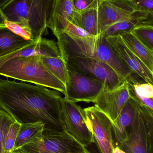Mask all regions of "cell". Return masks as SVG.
<instances>
[{
  "label": "cell",
  "mask_w": 153,
  "mask_h": 153,
  "mask_svg": "<svg viewBox=\"0 0 153 153\" xmlns=\"http://www.w3.org/2000/svg\"><path fill=\"white\" fill-rule=\"evenodd\" d=\"M6 28L12 31L16 35L24 38L26 40H33L31 34L19 24L13 22L6 21L5 23Z\"/></svg>",
  "instance_id": "484cf974"
},
{
  "label": "cell",
  "mask_w": 153,
  "mask_h": 153,
  "mask_svg": "<svg viewBox=\"0 0 153 153\" xmlns=\"http://www.w3.org/2000/svg\"><path fill=\"white\" fill-rule=\"evenodd\" d=\"M11 153H20L18 152H12Z\"/></svg>",
  "instance_id": "d6a6232c"
},
{
  "label": "cell",
  "mask_w": 153,
  "mask_h": 153,
  "mask_svg": "<svg viewBox=\"0 0 153 153\" xmlns=\"http://www.w3.org/2000/svg\"><path fill=\"white\" fill-rule=\"evenodd\" d=\"M146 109L147 110L148 112H149V113L151 114V116H152V117L153 118V110L152 109L149 108H147V107H146Z\"/></svg>",
  "instance_id": "4dcf8cb0"
},
{
  "label": "cell",
  "mask_w": 153,
  "mask_h": 153,
  "mask_svg": "<svg viewBox=\"0 0 153 153\" xmlns=\"http://www.w3.org/2000/svg\"><path fill=\"white\" fill-rule=\"evenodd\" d=\"M140 105V109L144 120L148 136L149 153H153V118L146 109L145 106Z\"/></svg>",
  "instance_id": "cb8c5ba5"
},
{
  "label": "cell",
  "mask_w": 153,
  "mask_h": 153,
  "mask_svg": "<svg viewBox=\"0 0 153 153\" xmlns=\"http://www.w3.org/2000/svg\"><path fill=\"white\" fill-rule=\"evenodd\" d=\"M22 124L16 121L10 127L4 143V153H11L13 152Z\"/></svg>",
  "instance_id": "603a6c76"
},
{
  "label": "cell",
  "mask_w": 153,
  "mask_h": 153,
  "mask_svg": "<svg viewBox=\"0 0 153 153\" xmlns=\"http://www.w3.org/2000/svg\"><path fill=\"white\" fill-rule=\"evenodd\" d=\"M76 103L65 97L61 99L60 122L63 130L86 148L94 143V140L86 124L84 109Z\"/></svg>",
  "instance_id": "8992f818"
},
{
  "label": "cell",
  "mask_w": 153,
  "mask_h": 153,
  "mask_svg": "<svg viewBox=\"0 0 153 153\" xmlns=\"http://www.w3.org/2000/svg\"><path fill=\"white\" fill-rule=\"evenodd\" d=\"M137 10L143 12L147 15L153 26V0H134L132 1Z\"/></svg>",
  "instance_id": "d4e9b609"
},
{
  "label": "cell",
  "mask_w": 153,
  "mask_h": 153,
  "mask_svg": "<svg viewBox=\"0 0 153 153\" xmlns=\"http://www.w3.org/2000/svg\"><path fill=\"white\" fill-rule=\"evenodd\" d=\"M0 75L42 85L65 95L64 85L44 64L40 56H19L6 61L0 67Z\"/></svg>",
  "instance_id": "3957f363"
},
{
  "label": "cell",
  "mask_w": 153,
  "mask_h": 153,
  "mask_svg": "<svg viewBox=\"0 0 153 153\" xmlns=\"http://www.w3.org/2000/svg\"><path fill=\"white\" fill-rule=\"evenodd\" d=\"M45 128V124L41 121L22 123L18 134L13 152L40 136Z\"/></svg>",
  "instance_id": "ac0fdd59"
},
{
  "label": "cell",
  "mask_w": 153,
  "mask_h": 153,
  "mask_svg": "<svg viewBox=\"0 0 153 153\" xmlns=\"http://www.w3.org/2000/svg\"><path fill=\"white\" fill-rule=\"evenodd\" d=\"M132 33L153 51V26L143 25L135 28Z\"/></svg>",
  "instance_id": "7402d4cb"
},
{
  "label": "cell",
  "mask_w": 153,
  "mask_h": 153,
  "mask_svg": "<svg viewBox=\"0 0 153 153\" xmlns=\"http://www.w3.org/2000/svg\"><path fill=\"white\" fill-rule=\"evenodd\" d=\"M85 120L100 153H112L114 149L112 122L95 106L84 108Z\"/></svg>",
  "instance_id": "ba28073f"
},
{
  "label": "cell",
  "mask_w": 153,
  "mask_h": 153,
  "mask_svg": "<svg viewBox=\"0 0 153 153\" xmlns=\"http://www.w3.org/2000/svg\"><path fill=\"white\" fill-rule=\"evenodd\" d=\"M152 73H153V72H152Z\"/></svg>",
  "instance_id": "e575fe53"
},
{
  "label": "cell",
  "mask_w": 153,
  "mask_h": 153,
  "mask_svg": "<svg viewBox=\"0 0 153 153\" xmlns=\"http://www.w3.org/2000/svg\"><path fill=\"white\" fill-rule=\"evenodd\" d=\"M140 107V104L130 97L118 117L112 123L113 133L117 146L127 139Z\"/></svg>",
  "instance_id": "4fadbf2b"
},
{
  "label": "cell",
  "mask_w": 153,
  "mask_h": 153,
  "mask_svg": "<svg viewBox=\"0 0 153 153\" xmlns=\"http://www.w3.org/2000/svg\"><path fill=\"white\" fill-rule=\"evenodd\" d=\"M62 32L66 34L75 43L82 42L85 39L95 36L91 35L72 22L69 23Z\"/></svg>",
  "instance_id": "44dd1931"
},
{
  "label": "cell",
  "mask_w": 153,
  "mask_h": 153,
  "mask_svg": "<svg viewBox=\"0 0 153 153\" xmlns=\"http://www.w3.org/2000/svg\"><path fill=\"white\" fill-rule=\"evenodd\" d=\"M86 147L64 130L45 128L43 134L14 152L20 153H83Z\"/></svg>",
  "instance_id": "277c9868"
},
{
  "label": "cell",
  "mask_w": 153,
  "mask_h": 153,
  "mask_svg": "<svg viewBox=\"0 0 153 153\" xmlns=\"http://www.w3.org/2000/svg\"><path fill=\"white\" fill-rule=\"evenodd\" d=\"M137 12L132 1L101 0L98 10L100 35L114 23L131 18Z\"/></svg>",
  "instance_id": "9c48e42d"
},
{
  "label": "cell",
  "mask_w": 153,
  "mask_h": 153,
  "mask_svg": "<svg viewBox=\"0 0 153 153\" xmlns=\"http://www.w3.org/2000/svg\"><path fill=\"white\" fill-rule=\"evenodd\" d=\"M118 146L126 153H149L147 130L140 107L127 139Z\"/></svg>",
  "instance_id": "7c38bea8"
},
{
  "label": "cell",
  "mask_w": 153,
  "mask_h": 153,
  "mask_svg": "<svg viewBox=\"0 0 153 153\" xmlns=\"http://www.w3.org/2000/svg\"><path fill=\"white\" fill-rule=\"evenodd\" d=\"M129 98L128 82L126 80L118 87L112 90L103 88L93 103L94 106L106 114L113 123Z\"/></svg>",
  "instance_id": "30bf717a"
},
{
  "label": "cell",
  "mask_w": 153,
  "mask_h": 153,
  "mask_svg": "<svg viewBox=\"0 0 153 153\" xmlns=\"http://www.w3.org/2000/svg\"><path fill=\"white\" fill-rule=\"evenodd\" d=\"M34 40H26L7 28L0 30V56L13 52Z\"/></svg>",
  "instance_id": "e0dca14e"
},
{
  "label": "cell",
  "mask_w": 153,
  "mask_h": 153,
  "mask_svg": "<svg viewBox=\"0 0 153 153\" xmlns=\"http://www.w3.org/2000/svg\"><path fill=\"white\" fill-rule=\"evenodd\" d=\"M76 11L73 0H56L48 27L54 35L63 32L69 23H73Z\"/></svg>",
  "instance_id": "5bb4252c"
},
{
  "label": "cell",
  "mask_w": 153,
  "mask_h": 153,
  "mask_svg": "<svg viewBox=\"0 0 153 153\" xmlns=\"http://www.w3.org/2000/svg\"><path fill=\"white\" fill-rule=\"evenodd\" d=\"M56 1V0H11L1 9L7 21L22 26L35 40L47 33Z\"/></svg>",
  "instance_id": "7a4b0ae2"
},
{
  "label": "cell",
  "mask_w": 153,
  "mask_h": 153,
  "mask_svg": "<svg viewBox=\"0 0 153 153\" xmlns=\"http://www.w3.org/2000/svg\"><path fill=\"white\" fill-rule=\"evenodd\" d=\"M101 0H73L77 11H82L94 7L100 3Z\"/></svg>",
  "instance_id": "4316f807"
},
{
  "label": "cell",
  "mask_w": 153,
  "mask_h": 153,
  "mask_svg": "<svg viewBox=\"0 0 153 153\" xmlns=\"http://www.w3.org/2000/svg\"><path fill=\"white\" fill-rule=\"evenodd\" d=\"M127 46L152 72L153 51L148 48L132 32L119 34Z\"/></svg>",
  "instance_id": "9a60e30c"
},
{
  "label": "cell",
  "mask_w": 153,
  "mask_h": 153,
  "mask_svg": "<svg viewBox=\"0 0 153 153\" xmlns=\"http://www.w3.org/2000/svg\"><path fill=\"white\" fill-rule=\"evenodd\" d=\"M114 52L129 67L132 72L136 74L146 82L153 85L152 72L142 61L127 46L119 35L106 37Z\"/></svg>",
  "instance_id": "8fae6325"
},
{
  "label": "cell",
  "mask_w": 153,
  "mask_h": 153,
  "mask_svg": "<svg viewBox=\"0 0 153 153\" xmlns=\"http://www.w3.org/2000/svg\"><path fill=\"white\" fill-rule=\"evenodd\" d=\"M65 63L67 77L65 97L75 102H93L104 88L103 83Z\"/></svg>",
  "instance_id": "52a82bcc"
},
{
  "label": "cell",
  "mask_w": 153,
  "mask_h": 153,
  "mask_svg": "<svg viewBox=\"0 0 153 153\" xmlns=\"http://www.w3.org/2000/svg\"><path fill=\"white\" fill-rule=\"evenodd\" d=\"M130 1H134V0H130Z\"/></svg>",
  "instance_id": "836d02e7"
},
{
  "label": "cell",
  "mask_w": 153,
  "mask_h": 153,
  "mask_svg": "<svg viewBox=\"0 0 153 153\" xmlns=\"http://www.w3.org/2000/svg\"><path fill=\"white\" fill-rule=\"evenodd\" d=\"M16 121L9 113L0 109V153H4V143L8 131Z\"/></svg>",
  "instance_id": "ffe728a7"
},
{
  "label": "cell",
  "mask_w": 153,
  "mask_h": 153,
  "mask_svg": "<svg viewBox=\"0 0 153 153\" xmlns=\"http://www.w3.org/2000/svg\"><path fill=\"white\" fill-rule=\"evenodd\" d=\"M112 153H126L120 147L118 146L114 147V149L113 150V152Z\"/></svg>",
  "instance_id": "f1b7e54d"
},
{
  "label": "cell",
  "mask_w": 153,
  "mask_h": 153,
  "mask_svg": "<svg viewBox=\"0 0 153 153\" xmlns=\"http://www.w3.org/2000/svg\"><path fill=\"white\" fill-rule=\"evenodd\" d=\"M61 94L42 85L0 79V109L20 123L41 121L45 129L63 130Z\"/></svg>",
  "instance_id": "6da1fadb"
},
{
  "label": "cell",
  "mask_w": 153,
  "mask_h": 153,
  "mask_svg": "<svg viewBox=\"0 0 153 153\" xmlns=\"http://www.w3.org/2000/svg\"><path fill=\"white\" fill-rule=\"evenodd\" d=\"M11 0H0V7L1 8L4 5L9 2Z\"/></svg>",
  "instance_id": "f546056e"
},
{
  "label": "cell",
  "mask_w": 153,
  "mask_h": 153,
  "mask_svg": "<svg viewBox=\"0 0 153 153\" xmlns=\"http://www.w3.org/2000/svg\"><path fill=\"white\" fill-rule=\"evenodd\" d=\"M83 153H91L90 152H89V151H87V150H86V151H85V152H83Z\"/></svg>",
  "instance_id": "1f68e13d"
},
{
  "label": "cell",
  "mask_w": 153,
  "mask_h": 153,
  "mask_svg": "<svg viewBox=\"0 0 153 153\" xmlns=\"http://www.w3.org/2000/svg\"><path fill=\"white\" fill-rule=\"evenodd\" d=\"M7 19L3 12L1 8L0 7V30L6 28L5 23H6Z\"/></svg>",
  "instance_id": "83f0119b"
},
{
  "label": "cell",
  "mask_w": 153,
  "mask_h": 153,
  "mask_svg": "<svg viewBox=\"0 0 153 153\" xmlns=\"http://www.w3.org/2000/svg\"><path fill=\"white\" fill-rule=\"evenodd\" d=\"M99 4L82 11H76L73 23L91 35H100L98 14Z\"/></svg>",
  "instance_id": "2e32d148"
},
{
  "label": "cell",
  "mask_w": 153,
  "mask_h": 153,
  "mask_svg": "<svg viewBox=\"0 0 153 153\" xmlns=\"http://www.w3.org/2000/svg\"><path fill=\"white\" fill-rule=\"evenodd\" d=\"M41 57L42 62L48 71L66 87L67 78L66 66L61 56L57 57L44 56Z\"/></svg>",
  "instance_id": "d6986e66"
},
{
  "label": "cell",
  "mask_w": 153,
  "mask_h": 153,
  "mask_svg": "<svg viewBox=\"0 0 153 153\" xmlns=\"http://www.w3.org/2000/svg\"><path fill=\"white\" fill-rule=\"evenodd\" d=\"M65 62L75 70L91 75L104 85V88L112 90L118 87L123 81L117 73L103 62L93 57L78 54L60 51Z\"/></svg>",
  "instance_id": "5b68a950"
}]
</instances>
